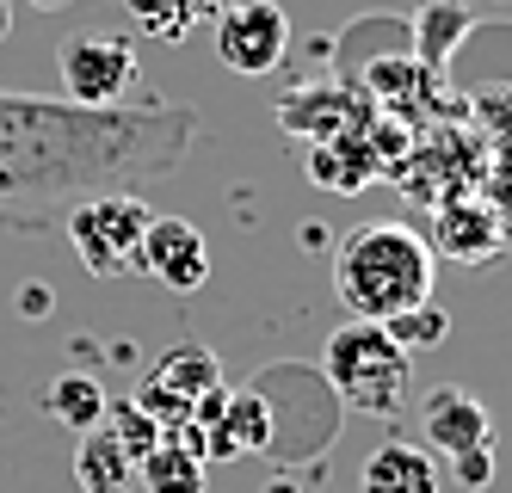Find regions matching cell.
I'll return each instance as SVG.
<instances>
[{
	"label": "cell",
	"mask_w": 512,
	"mask_h": 493,
	"mask_svg": "<svg viewBox=\"0 0 512 493\" xmlns=\"http://www.w3.org/2000/svg\"><path fill=\"white\" fill-rule=\"evenodd\" d=\"M198 111L81 105L50 93H0V229H50L93 192H136L186 167Z\"/></svg>",
	"instance_id": "cell-1"
},
{
	"label": "cell",
	"mask_w": 512,
	"mask_h": 493,
	"mask_svg": "<svg viewBox=\"0 0 512 493\" xmlns=\"http://www.w3.org/2000/svg\"><path fill=\"white\" fill-rule=\"evenodd\" d=\"M438 253L408 222H358L334 241V290L352 321H395L432 302Z\"/></svg>",
	"instance_id": "cell-2"
},
{
	"label": "cell",
	"mask_w": 512,
	"mask_h": 493,
	"mask_svg": "<svg viewBox=\"0 0 512 493\" xmlns=\"http://www.w3.org/2000/svg\"><path fill=\"white\" fill-rule=\"evenodd\" d=\"M321 370L334 383V395L352 413H371V420H395L408 407V389H414V358L389 339L383 321H346L327 339Z\"/></svg>",
	"instance_id": "cell-3"
},
{
	"label": "cell",
	"mask_w": 512,
	"mask_h": 493,
	"mask_svg": "<svg viewBox=\"0 0 512 493\" xmlns=\"http://www.w3.org/2000/svg\"><path fill=\"white\" fill-rule=\"evenodd\" d=\"M56 74H62V99H81V105L161 99L155 87H142V56H136L130 31H75V37H62Z\"/></svg>",
	"instance_id": "cell-4"
},
{
	"label": "cell",
	"mask_w": 512,
	"mask_h": 493,
	"mask_svg": "<svg viewBox=\"0 0 512 493\" xmlns=\"http://www.w3.org/2000/svg\"><path fill=\"white\" fill-rule=\"evenodd\" d=\"M62 229H68L75 259L93 278H124V272H136V247H142V229H149V204H142L136 192H93V198H81L62 216Z\"/></svg>",
	"instance_id": "cell-5"
},
{
	"label": "cell",
	"mask_w": 512,
	"mask_h": 493,
	"mask_svg": "<svg viewBox=\"0 0 512 493\" xmlns=\"http://www.w3.org/2000/svg\"><path fill=\"white\" fill-rule=\"evenodd\" d=\"M210 389H223V364H216L210 346H192V339H186V346H167L155 358V370L142 376V389H136V407L149 413L161 432H186L192 407Z\"/></svg>",
	"instance_id": "cell-6"
},
{
	"label": "cell",
	"mask_w": 512,
	"mask_h": 493,
	"mask_svg": "<svg viewBox=\"0 0 512 493\" xmlns=\"http://www.w3.org/2000/svg\"><path fill=\"white\" fill-rule=\"evenodd\" d=\"M216 25V56H223L229 74H272L290 56V19L272 7V0H229Z\"/></svg>",
	"instance_id": "cell-7"
},
{
	"label": "cell",
	"mask_w": 512,
	"mask_h": 493,
	"mask_svg": "<svg viewBox=\"0 0 512 493\" xmlns=\"http://www.w3.org/2000/svg\"><path fill=\"white\" fill-rule=\"evenodd\" d=\"M136 272H149L155 284L192 296L204 290L210 278V241L198 222L186 216H149V229H142V247H136Z\"/></svg>",
	"instance_id": "cell-8"
},
{
	"label": "cell",
	"mask_w": 512,
	"mask_h": 493,
	"mask_svg": "<svg viewBox=\"0 0 512 493\" xmlns=\"http://www.w3.org/2000/svg\"><path fill=\"white\" fill-rule=\"evenodd\" d=\"M420 438H426L432 457L451 463V457H463V450L494 444V413L475 401L469 389L445 383V389H432V395L420 401Z\"/></svg>",
	"instance_id": "cell-9"
},
{
	"label": "cell",
	"mask_w": 512,
	"mask_h": 493,
	"mask_svg": "<svg viewBox=\"0 0 512 493\" xmlns=\"http://www.w3.org/2000/svg\"><path fill=\"white\" fill-rule=\"evenodd\" d=\"M432 253H445L457 265H488V259H500V216L488 204H469V198L438 204Z\"/></svg>",
	"instance_id": "cell-10"
},
{
	"label": "cell",
	"mask_w": 512,
	"mask_h": 493,
	"mask_svg": "<svg viewBox=\"0 0 512 493\" xmlns=\"http://www.w3.org/2000/svg\"><path fill=\"white\" fill-rule=\"evenodd\" d=\"M358 493H445V475H438V457L426 444H377L358 469Z\"/></svg>",
	"instance_id": "cell-11"
},
{
	"label": "cell",
	"mask_w": 512,
	"mask_h": 493,
	"mask_svg": "<svg viewBox=\"0 0 512 493\" xmlns=\"http://www.w3.org/2000/svg\"><path fill=\"white\" fill-rule=\"evenodd\" d=\"M346 99H352L346 87H290L284 105H278V124L290 136H303V142H334L352 124V105Z\"/></svg>",
	"instance_id": "cell-12"
},
{
	"label": "cell",
	"mask_w": 512,
	"mask_h": 493,
	"mask_svg": "<svg viewBox=\"0 0 512 493\" xmlns=\"http://www.w3.org/2000/svg\"><path fill=\"white\" fill-rule=\"evenodd\" d=\"M136 481L149 487V493H204V487H210V457H204L198 444H186V438L167 432L161 444L142 450Z\"/></svg>",
	"instance_id": "cell-13"
},
{
	"label": "cell",
	"mask_w": 512,
	"mask_h": 493,
	"mask_svg": "<svg viewBox=\"0 0 512 493\" xmlns=\"http://www.w3.org/2000/svg\"><path fill=\"white\" fill-rule=\"evenodd\" d=\"M75 481H81V493H130L136 487V457L105 426H93L75 444Z\"/></svg>",
	"instance_id": "cell-14"
},
{
	"label": "cell",
	"mask_w": 512,
	"mask_h": 493,
	"mask_svg": "<svg viewBox=\"0 0 512 493\" xmlns=\"http://www.w3.org/2000/svg\"><path fill=\"white\" fill-rule=\"evenodd\" d=\"M377 173H383V161L364 136H334V142L309 148V179L327 185V192H358V185L377 179Z\"/></svg>",
	"instance_id": "cell-15"
},
{
	"label": "cell",
	"mask_w": 512,
	"mask_h": 493,
	"mask_svg": "<svg viewBox=\"0 0 512 493\" xmlns=\"http://www.w3.org/2000/svg\"><path fill=\"white\" fill-rule=\"evenodd\" d=\"M105 401H112V395H105V383H99V376H87V370H68V376H56V383H50V395H44V413H50V420L56 426H68V432H93L99 420H105Z\"/></svg>",
	"instance_id": "cell-16"
},
{
	"label": "cell",
	"mask_w": 512,
	"mask_h": 493,
	"mask_svg": "<svg viewBox=\"0 0 512 493\" xmlns=\"http://www.w3.org/2000/svg\"><path fill=\"white\" fill-rule=\"evenodd\" d=\"M124 13L155 37V44H179L186 31H198L204 19L223 13V0H124Z\"/></svg>",
	"instance_id": "cell-17"
},
{
	"label": "cell",
	"mask_w": 512,
	"mask_h": 493,
	"mask_svg": "<svg viewBox=\"0 0 512 493\" xmlns=\"http://www.w3.org/2000/svg\"><path fill=\"white\" fill-rule=\"evenodd\" d=\"M389 327V339L408 358H420V352H432V346H445V333H451V315L438 309V302H420V309H408V315H395V321H383Z\"/></svg>",
	"instance_id": "cell-18"
},
{
	"label": "cell",
	"mask_w": 512,
	"mask_h": 493,
	"mask_svg": "<svg viewBox=\"0 0 512 493\" xmlns=\"http://www.w3.org/2000/svg\"><path fill=\"white\" fill-rule=\"evenodd\" d=\"M99 426L112 432V438H118V444L130 450L136 463H142V450H149V444H161V438H167V432H161V426L149 420V413L136 407V395H130V401H105V420H99Z\"/></svg>",
	"instance_id": "cell-19"
},
{
	"label": "cell",
	"mask_w": 512,
	"mask_h": 493,
	"mask_svg": "<svg viewBox=\"0 0 512 493\" xmlns=\"http://www.w3.org/2000/svg\"><path fill=\"white\" fill-rule=\"evenodd\" d=\"M451 475H457L463 487H488V481H494V444H482V450H463V457H451Z\"/></svg>",
	"instance_id": "cell-20"
},
{
	"label": "cell",
	"mask_w": 512,
	"mask_h": 493,
	"mask_svg": "<svg viewBox=\"0 0 512 493\" xmlns=\"http://www.w3.org/2000/svg\"><path fill=\"white\" fill-rule=\"evenodd\" d=\"M488 210L506 222V229H512V148H506V155H500V167H494V179H488Z\"/></svg>",
	"instance_id": "cell-21"
},
{
	"label": "cell",
	"mask_w": 512,
	"mask_h": 493,
	"mask_svg": "<svg viewBox=\"0 0 512 493\" xmlns=\"http://www.w3.org/2000/svg\"><path fill=\"white\" fill-rule=\"evenodd\" d=\"M19 309H25L31 321H38V315H50V309H56V290H44V284H25V290H19Z\"/></svg>",
	"instance_id": "cell-22"
},
{
	"label": "cell",
	"mask_w": 512,
	"mask_h": 493,
	"mask_svg": "<svg viewBox=\"0 0 512 493\" xmlns=\"http://www.w3.org/2000/svg\"><path fill=\"white\" fill-rule=\"evenodd\" d=\"M7 31H13V0H0V44H7Z\"/></svg>",
	"instance_id": "cell-23"
},
{
	"label": "cell",
	"mask_w": 512,
	"mask_h": 493,
	"mask_svg": "<svg viewBox=\"0 0 512 493\" xmlns=\"http://www.w3.org/2000/svg\"><path fill=\"white\" fill-rule=\"evenodd\" d=\"M25 7H38V13H62L68 0H25Z\"/></svg>",
	"instance_id": "cell-24"
},
{
	"label": "cell",
	"mask_w": 512,
	"mask_h": 493,
	"mask_svg": "<svg viewBox=\"0 0 512 493\" xmlns=\"http://www.w3.org/2000/svg\"><path fill=\"white\" fill-rule=\"evenodd\" d=\"M223 7H229V0H223Z\"/></svg>",
	"instance_id": "cell-25"
}]
</instances>
